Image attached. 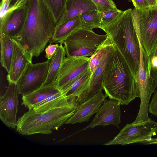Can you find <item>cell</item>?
<instances>
[{
    "instance_id": "603a6c76",
    "label": "cell",
    "mask_w": 157,
    "mask_h": 157,
    "mask_svg": "<svg viewBox=\"0 0 157 157\" xmlns=\"http://www.w3.org/2000/svg\"><path fill=\"white\" fill-rule=\"evenodd\" d=\"M76 100H71L63 95L61 91L51 96L33 109L36 112H42L69 105Z\"/></svg>"
},
{
    "instance_id": "7c38bea8",
    "label": "cell",
    "mask_w": 157,
    "mask_h": 157,
    "mask_svg": "<svg viewBox=\"0 0 157 157\" xmlns=\"http://www.w3.org/2000/svg\"><path fill=\"white\" fill-rule=\"evenodd\" d=\"M115 50V47L112 43L98 65L92 74L87 87L76 98V101L78 103L84 102L94 96L98 91L103 89L102 83L103 77Z\"/></svg>"
},
{
    "instance_id": "4dcf8cb0",
    "label": "cell",
    "mask_w": 157,
    "mask_h": 157,
    "mask_svg": "<svg viewBox=\"0 0 157 157\" xmlns=\"http://www.w3.org/2000/svg\"><path fill=\"white\" fill-rule=\"evenodd\" d=\"M135 8L137 10H141L151 6L147 0H131Z\"/></svg>"
},
{
    "instance_id": "9a60e30c",
    "label": "cell",
    "mask_w": 157,
    "mask_h": 157,
    "mask_svg": "<svg viewBox=\"0 0 157 157\" xmlns=\"http://www.w3.org/2000/svg\"><path fill=\"white\" fill-rule=\"evenodd\" d=\"M102 90H100L92 97L79 104L74 114L66 124L88 122L91 116L97 112L107 97L106 94H103Z\"/></svg>"
},
{
    "instance_id": "ffe728a7",
    "label": "cell",
    "mask_w": 157,
    "mask_h": 157,
    "mask_svg": "<svg viewBox=\"0 0 157 157\" xmlns=\"http://www.w3.org/2000/svg\"><path fill=\"white\" fill-rule=\"evenodd\" d=\"M66 53L64 47L60 44L55 55L50 60L46 79L44 85L48 84L57 80Z\"/></svg>"
},
{
    "instance_id": "2e32d148",
    "label": "cell",
    "mask_w": 157,
    "mask_h": 157,
    "mask_svg": "<svg viewBox=\"0 0 157 157\" xmlns=\"http://www.w3.org/2000/svg\"><path fill=\"white\" fill-rule=\"evenodd\" d=\"M32 58L21 44L15 40L10 68L7 76L9 84H17L27 66L32 63Z\"/></svg>"
},
{
    "instance_id": "52a82bcc",
    "label": "cell",
    "mask_w": 157,
    "mask_h": 157,
    "mask_svg": "<svg viewBox=\"0 0 157 157\" xmlns=\"http://www.w3.org/2000/svg\"><path fill=\"white\" fill-rule=\"evenodd\" d=\"M135 28L143 50L149 56L157 45V5L132 10Z\"/></svg>"
},
{
    "instance_id": "6da1fadb",
    "label": "cell",
    "mask_w": 157,
    "mask_h": 157,
    "mask_svg": "<svg viewBox=\"0 0 157 157\" xmlns=\"http://www.w3.org/2000/svg\"><path fill=\"white\" fill-rule=\"evenodd\" d=\"M23 28L14 39L33 57H38L52 39L56 22L43 0H28Z\"/></svg>"
},
{
    "instance_id": "8992f818",
    "label": "cell",
    "mask_w": 157,
    "mask_h": 157,
    "mask_svg": "<svg viewBox=\"0 0 157 157\" xmlns=\"http://www.w3.org/2000/svg\"><path fill=\"white\" fill-rule=\"evenodd\" d=\"M107 37L106 34H98L93 30L81 27L74 31L60 44H64L67 57L91 56Z\"/></svg>"
},
{
    "instance_id": "9c48e42d",
    "label": "cell",
    "mask_w": 157,
    "mask_h": 157,
    "mask_svg": "<svg viewBox=\"0 0 157 157\" xmlns=\"http://www.w3.org/2000/svg\"><path fill=\"white\" fill-rule=\"evenodd\" d=\"M49 60L34 64L29 63L16 85L18 94L24 96L43 85L47 76Z\"/></svg>"
},
{
    "instance_id": "ba28073f",
    "label": "cell",
    "mask_w": 157,
    "mask_h": 157,
    "mask_svg": "<svg viewBox=\"0 0 157 157\" xmlns=\"http://www.w3.org/2000/svg\"><path fill=\"white\" fill-rule=\"evenodd\" d=\"M157 134V122L150 118L148 121L143 122L127 124L113 139L105 145H125L134 143L147 144Z\"/></svg>"
},
{
    "instance_id": "277c9868",
    "label": "cell",
    "mask_w": 157,
    "mask_h": 157,
    "mask_svg": "<svg viewBox=\"0 0 157 157\" xmlns=\"http://www.w3.org/2000/svg\"><path fill=\"white\" fill-rule=\"evenodd\" d=\"M79 105L75 100L69 105L44 112L29 110L18 119L16 131L24 135L50 134L66 123Z\"/></svg>"
},
{
    "instance_id": "7a4b0ae2",
    "label": "cell",
    "mask_w": 157,
    "mask_h": 157,
    "mask_svg": "<svg viewBox=\"0 0 157 157\" xmlns=\"http://www.w3.org/2000/svg\"><path fill=\"white\" fill-rule=\"evenodd\" d=\"M115 50L103 77L102 86L110 99L128 105L140 94L135 76L122 54Z\"/></svg>"
},
{
    "instance_id": "484cf974",
    "label": "cell",
    "mask_w": 157,
    "mask_h": 157,
    "mask_svg": "<svg viewBox=\"0 0 157 157\" xmlns=\"http://www.w3.org/2000/svg\"><path fill=\"white\" fill-rule=\"evenodd\" d=\"M57 23L65 10L67 0H43Z\"/></svg>"
},
{
    "instance_id": "83f0119b",
    "label": "cell",
    "mask_w": 157,
    "mask_h": 157,
    "mask_svg": "<svg viewBox=\"0 0 157 157\" xmlns=\"http://www.w3.org/2000/svg\"><path fill=\"white\" fill-rule=\"evenodd\" d=\"M118 9L99 12L101 21V28L105 27L114 21L123 12Z\"/></svg>"
},
{
    "instance_id": "d6986e66",
    "label": "cell",
    "mask_w": 157,
    "mask_h": 157,
    "mask_svg": "<svg viewBox=\"0 0 157 157\" xmlns=\"http://www.w3.org/2000/svg\"><path fill=\"white\" fill-rule=\"evenodd\" d=\"M82 27L80 15L73 17L56 27L50 44L60 43L74 31Z\"/></svg>"
},
{
    "instance_id": "836d02e7",
    "label": "cell",
    "mask_w": 157,
    "mask_h": 157,
    "mask_svg": "<svg viewBox=\"0 0 157 157\" xmlns=\"http://www.w3.org/2000/svg\"><path fill=\"white\" fill-rule=\"evenodd\" d=\"M151 75L157 82V70H151Z\"/></svg>"
},
{
    "instance_id": "ac0fdd59",
    "label": "cell",
    "mask_w": 157,
    "mask_h": 157,
    "mask_svg": "<svg viewBox=\"0 0 157 157\" xmlns=\"http://www.w3.org/2000/svg\"><path fill=\"white\" fill-rule=\"evenodd\" d=\"M93 10L97 9L91 0H67L64 12L57 23L56 28L70 19Z\"/></svg>"
},
{
    "instance_id": "8fae6325",
    "label": "cell",
    "mask_w": 157,
    "mask_h": 157,
    "mask_svg": "<svg viewBox=\"0 0 157 157\" xmlns=\"http://www.w3.org/2000/svg\"><path fill=\"white\" fill-rule=\"evenodd\" d=\"M17 85L9 84L4 94L0 98V118L7 127L16 128L18 101Z\"/></svg>"
},
{
    "instance_id": "d590c367",
    "label": "cell",
    "mask_w": 157,
    "mask_h": 157,
    "mask_svg": "<svg viewBox=\"0 0 157 157\" xmlns=\"http://www.w3.org/2000/svg\"><path fill=\"white\" fill-rule=\"evenodd\" d=\"M129 0L130 1H131V0Z\"/></svg>"
},
{
    "instance_id": "cb8c5ba5",
    "label": "cell",
    "mask_w": 157,
    "mask_h": 157,
    "mask_svg": "<svg viewBox=\"0 0 157 157\" xmlns=\"http://www.w3.org/2000/svg\"><path fill=\"white\" fill-rule=\"evenodd\" d=\"M82 27L89 30L95 28L101 29V21L100 13L97 10L84 12L80 15Z\"/></svg>"
},
{
    "instance_id": "d4e9b609",
    "label": "cell",
    "mask_w": 157,
    "mask_h": 157,
    "mask_svg": "<svg viewBox=\"0 0 157 157\" xmlns=\"http://www.w3.org/2000/svg\"><path fill=\"white\" fill-rule=\"evenodd\" d=\"M112 44L110 39L107 37L96 51L90 56L89 68L92 74L98 65L101 59L106 53Z\"/></svg>"
},
{
    "instance_id": "4316f807",
    "label": "cell",
    "mask_w": 157,
    "mask_h": 157,
    "mask_svg": "<svg viewBox=\"0 0 157 157\" xmlns=\"http://www.w3.org/2000/svg\"><path fill=\"white\" fill-rule=\"evenodd\" d=\"M28 0H6L3 5L0 6V19L8 11L25 5Z\"/></svg>"
},
{
    "instance_id": "d6a6232c",
    "label": "cell",
    "mask_w": 157,
    "mask_h": 157,
    "mask_svg": "<svg viewBox=\"0 0 157 157\" xmlns=\"http://www.w3.org/2000/svg\"><path fill=\"white\" fill-rule=\"evenodd\" d=\"M151 6H154L157 5V0H147Z\"/></svg>"
},
{
    "instance_id": "f1b7e54d",
    "label": "cell",
    "mask_w": 157,
    "mask_h": 157,
    "mask_svg": "<svg viewBox=\"0 0 157 157\" xmlns=\"http://www.w3.org/2000/svg\"><path fill=\"white\" fill-rule=\"evenodd\" d=\"M95 5L98 10L102 12L118 9L112 0H91Z\"/></svg>"
},
{
    "instance_id": "7402d4cb",
    "label": "cell",
    "mask_w": 157,
    "mask_h": 157,
    "mask_svg": "<svg viewBox=\"0 0 157 157\" xmlns=\"http://www.w3.org/2000/svg\"><path fill=\"white\" fill-rule=\"evenodd\" d=\"M0 62L2 66L8 73L10 70L15 45V40L8 36L0 35Z\"/></svg>"
},
{
    "instance_id": "5b68a950",
    "label": "cell",
    "mask_w": 157,
    "mask_h": 157,
    "mask_svg": "<svg viewBox=\"0 0 157 157\" xmlns=\"http://www.w3.org/2000/svg\"><path fill=\"white\" fill-rule=\"evenodd\" d=\"M140 58L135 77L140 94V104L137 116L132 122L139 123L148 121V108L151 97L157 87V82L151 75L150 57L140 44Z\"/></svg>"
},
{
    "instance_id": "3957f363",
    "label": "cell",
    "mask_w": 157,
    "mask_h": 157,
    "mask_svg": "<svg viewBox=\"0 0 157 157\" xmlns=\"http://www.w3.org/2000/svg\"><path fill=\"white\" fill-rule=\"evenodd\" d=\"M101 29L122 54L135 76L139 66L140 43L133 23L132 9L124 11L114 21Z\"/></svg>"
},
{
    "instance_id": "e0dca14e",
    "label": "cell",
    "mask_w": 157,
    "mask_h": 157,
    "mask_svg": "<svg viewBox=\"0 0 157 157\" xmlns=\"http://www.w3.org/2000/svg\"><path fill=\"white\" fill-rule=\"evenodd\" d=\"M61 91L57 86V80L22 96V105L31 110L49 97Z\"/></svg>"
},
{
    "instance_id": "f546056e",
    "label": "cell",
    "mask_w": 157,
    "mask_h": 157,
    "mask_svg": "<svg viewBox=\"0 0 157 157\" xmlns=\"http://www.w3.org/2000/svg\"><path fill=\"white\" fill-rule=\"evenodd\" d=\"M151 100L149 104L148 112L157 117V89L153 93Z\"/></svg>"
},
{
    "instance_id": "44dd1931",
    "label": "cell",
    "mask_w": 157,
    "mask_h": 157,
    "mask_svg": "<svg viewBox=\"0 0 157 157\" xmlns=\"http://www.w3.org/2000/svg\"><path fill=\"white\" fill-rule=\"evenodd\" d=\"M92 75L89 69L76 79L69 86L61 91L69 100L78 96L88 86Z\"/></svg>"
},
{
    "instance_id": "8d00e7d4",
    "label": "cell",
    "mask_w": 157,
    "mask_h": 157,
    "mask_svg": "<svg viewBox=\"0 0 157 157\" xmlns=\"http://www.w3.org/2000/svg\"></svg>"
},
{
    "instance_id": "1f68e13d",
    "label": "cell",
    "mask_w": 157,
    "mask_h": 157,
    "mask_svg": "<svg viewBox=\"0 0 157 157\" xmlns=\"http://www.w3.org/2000/svg\"><path fill=\"white\" fill-rule=\"evenodd\" d=\"M59 45L58 44H50L45 49V57L48 60H50L56 53Z\"/></svg>"
},
{
    "instance_id": "5bb4252c",
    "label": "cell",
    "mask_w": 157,
    "mask_h": 157,
    "mask_svg": "<svg viewBox=\"0 0 157 157\" xmlns=\"http://www.w3.org/2000/svg\"><path fill=\"white\" fill-rule=\"evenodd\" d=\"M28 6L8 12L0 19V35L13 39L22 31L28 13Z\"/></svg>"
},
{
    "instance_id": "30bf717a",
    "label": "cell",
    "mask_w": 157,
    "mask_h": 157,
    "mask_svg": "<svg viewBox=\"0 0 157 157\" xmlns=\"http://www.w3.org/2000/svg\"><path fill=\"white\" fill-rule=\"evenodd\" d=\"M90 57H65L57 79V86L62 91L90 69Z\"/></svg>"
},
{
    "instance_id": "e575fe53",
    "label": "cell",
    "mask_w": 157,
    "mask_h": 157,
    "mask_svg": "<svg viewBox=\"0 0 157 157\" xmlns=\"http://www.w3.org/2000/svg\"><path fill=\"white\" fill-rule=\"evenodd\" d=\"M157 144V138H152L151 140L147 144Z\"/></svg>"
},
{
    "instance_id": "4fadbf2b",
    "label": "cell",
    "mask_w": 157,
    "mask_h": 157,
    "mask_svg": "<svg viewBox=\"0 0 157 157\" xmlns=\"http://www.w3.org/2000/svg\"><path fill=\"white\" fill-rule=\"evenodd\" d=\"M121 105L117 100H105L91 123L82 130L98 126L113 125L118 127L121 122Z\"/></svg>"
}]
</instances>
